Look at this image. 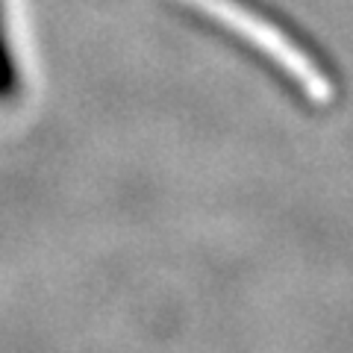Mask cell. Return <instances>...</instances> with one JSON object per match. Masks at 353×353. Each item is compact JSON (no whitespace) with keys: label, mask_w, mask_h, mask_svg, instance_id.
<instances>
[{"label":"cell","mask_w":353,"mask_h":353,"mask_svg":"<svg viewBox=\"0 0 353 353\" xmlns=\"http://www.w3.org/2000/svg\"><path fill=\"white\" fill-rule=\"evenodd\" d=\"M21 85V74H18V62H15V50L6 32V18H3V3H0V103L12 101L18 94Z\"/></svg>","instance_id":"7a4b0ae2"},{"label":"cell","mask_w":353,"mask_h":353,"mask_svg":"<svg viewBox=\"0 0 353 353\" xmlns=\"http://www.w3.org/2000/svg\"><path fill=\"white\" fill-rule=\"evenodd\" d=\"M203 3L212 6L221 18L236 21L241 36L250 41H262L265 50H280L283 44L294 39L297 27H301L268 0H203Z\"/></svg>","instance_id":"6da1fadb"}]
</instances>
